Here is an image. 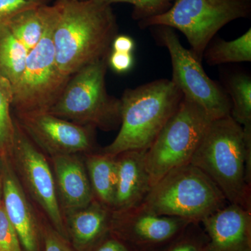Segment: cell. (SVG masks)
I'll return each instance as SVG.
<instances>
[{"instance_id":"cell-1","label":"cell","mask_w":251,"mask_h":251,"mask_svg":"<svg viewBox=\"0 0 251 251\" xmlns=\"http://www.w3.org/2000/svg\"><path fill=\"white\" fill-rule=\"evenodd\" d=\"M54 4V51L64 75L72 76L82 67L108 57L118 30L111 5L99 0H57Z\"/></svg>"},{"instance_id":"cell-2","label":"cell","mask_w":251,"mask_h":251,"mask_svg":"<svg viewBox=\"0 0 251 251\" xmlns=\"http://www.w3.org/2000/svg\"><path fill=\"white\" fill-rule=\"evenodd\" d=\"M230 204L251 210V133L230 115L212 120L191 161Z\"/></svg>"},{"instance_id":"cell-3","label":"cell","mask_w":251,"mask_h":251,"mask_svg":"<svg viewBox=\"0 0 251 251\" xmlns=\"http://www.w3.org/2000/svg\"><path fill=\"white\" fill-rule=\"evenodd\" d=\"M171 80L161 79L127 89L121 100V126L103 153L112 156L127 150H147L156 139L183 99Z\"/></svg>"},{"instance_id":"cell-4","label":"cell","mask_w":251,"mask_h":251,"mask_svg":"<svg viewBox=\"0 0 251 251\" xmlns=\"http://www.w3.org/2000/svg\"><path fill=\"white\" fill-rule=\"evenodd\" d=\"M227 204L215 184L191 163L166 173L151 186L142 203L159 215L198 224Z\"/></svg>"},{"instance_id":"cell-5","label":"cell","mask_w":251,"mask_h":251,"mask_svg":"<svg viewBox=\"0 0 251 251\" xmlns=\"http://www.w3.org/2000/svg\"><path fill=\"white\" fill-rule=\"evenodd\" d=\"M108 57L82 67L69 79L49 112L82 126L105 131L121 125V100L105 87Z\"/></svg>"},{"instance_id":"cell-6","label":"cell","mask_w":251,"mask_h":251,"mask_svg":"<svg viewBox=\"0 0 251 251\" xmlns=\"http://www.w3.org/2000/svg\"><path fill=\"white\" fill-rule=\"evenodd\" d=\"M251 12V0H175L166 12L140 21L139 25L178 29L201 62L216 33L235 20L249 18Z\"/></svg>"},{"instance_id":"cell-7","label":"cell","mask_w":251,"mask_h":251,"mask_svg":"<svg viewBox=\"0 0 251 251\" xmlns=\"http://www.w3.org/2000/svg\"><path fill=\"white\" fill-rule=\"evenodd\" d=\"M212 120L201 107L183 97L177 110L147 150L145 160L151 186L171 170L191 163Z\"/></svg>"},{"instance_id":"cell-8","label":"cell","mask_w":251,"mask_h":251,"mask_svg":"<svg viewBox=\"0 0 251 251\" xmlns=\"http://www.w3.org/2000/svg\"><path fill=\"white\" fill-rule=\"evenodd\" d=\"M57 16L56 7L41 41L28 53L22 76L13 91L11 107L16 114L49 112L72 77L60 72L56 61L53 31Z\"/></svg>"},{"instance_id":"cell-9","label":"cell","mask_w":251,"mask_h":251,"mask_svg":"<svg viewBox=\"0 0 251 251\" xmlns=\"http://www.w3.org/2000/svg\"><path fill=\"white\" fill-rule=\"evenodd\" d=\"M14 124V140L7 156L15 174L39 214L67 239L49 158L29 139L15 118Z\"/></svg>"},{"instance_id":"cell-10","label":"cell","mask_w":251,"mask_h":251,"mask_svg":"<svg viewBox=\"0 0 251 251\" xmlns=\"http://www.w3.org/2000/svg\"><path fill=\"white\" fill-rule=\"evenodd\" d=\"M154 27L160 42L171 56V81L184 98L201 107L213 120L230 115L229 96L206 75L196 55L181 45L174 29L167 26Z\"/></svg>"},{"instance_id":"cell-11","label":"cell","mask_w":251,"mask_h":251,"mask_svg":"<svg viewBox=\"0 0 251 251\" xmlns=\"http://www.w3.org/2000/svg\"><path fill=\"white\" fill-rule=\"evenodd\" d=\"M18 125L48 158L85 154L99 150L95 128L74 123L50 112L16 114Z\"/></svg>"},{"instance_id":"cell-12","label":"cell","mask_w":251,"mask_h":251,"mask_svg":"<svg viewBox=\"0 0 251 251\" xmlns=\"http://www.w3.org/2000/svg\"><path fill=\"white\" fill-rule=\"evenodd\" d=\"M191 223L159 215L141 204L127 210L112 211L110 231L137 251H158Z\"/></svg>"},{"instance_id":"cell-13","label":"cell","mask_w":251,"mask_h":251,"mask_svg":"<svg viewBox=\"0 0 251 251\" xmlns=\"http://www.w3.org/2000/svg\"><path fill=\"white\" fill-rule=\"evenodd\" d=\"M1 158L2 202L23 251H43V220L25 192L8 156Z\"/></svg>"},{"instance_id":"cell-14","label":"cell","mask_w":251,"mask_h":251,"mask_svg":"<svg viewBox=\"0 0 251 251\" xmlns=\"http://www.w3.org/2000/svg\"><path fill=\"white\" fill-rule=\"evenodd\" d=\"M209 251H251V210L228 203L201 222Z\"/></svg>"},{"instance_id":"cell-15","label":"cell","mask_w":251,"mask_h":251,"mask_svg":"<svg viewBox=\"0 0 251 251\" xmlns=\"http://www.w3.org/2000/svg\"><path fill=\"white\" fill-rule=\"evenodd\" d=\"M49 160L63 215L94 201L83 154L59 155Z\"/></svg>"},{"instance_id":"cell-16","label":"cell","mask_w":251,"mask_h":251,"mask_svg":"<svg viewBox=\"0 0 251 251\" xmlns=\"http://www.w3.org/2000/svg\"><path fill=\"white\" fill-rule=\"evenodd\" d=\"M147 150L122 151L115 156L117 186L112 211H122L139 206L151 188L146 166Z\"/></svg>"},{"instance_id":"cell-17","label":"cell","mask_w":251,"mask_h":251,"mask_svg":"<svg viewBox=\"0 0 251 251\" xmlns=\"http://www.w3.org/2000/svg\"><path fill=\"white\" fill-rule=\"evenodd\" d=\"M112 211L94 200L90 204L64 214L68 241L75 251H88L108 232Z\"/></svg>"},{"instance_id":"cell-18","label":"cell","mask_w":251,"mask_h":251,"mask_svg":"<svg viewBox=\"0 0 251 251\" xmlns=\"http://www.w3.org/2000/svg\"><path fill=\"white\" fill-rule=\"evenodd\" d=\"M83 158L94 200L112 211L117 186L115 156L103 153L99 149L85 153Z\"/></svg>"},{"instance_id":"cell-19","label":"cell","mask_w":251,"mask_h":251,"mask_svg":"<svg viewBox=\"0 0 251 251\" xmlns=\"http://www.w3.org/2000/svg\"><path fill=\"white\" fill-rule=\"evenodd\" d=\"M55 12L54 4H46L27 10L1 23L6 25L29 52L41 41Z\"/></svg>"},{"instance_id":"cell-20","label":"cell","mask_w":251,"mask_h":251,"mask_svg":"<svg viewBox=\"0 0 251 251\" xmlns=\"http://www.w3.org/2000/svg\"><path fill=\"white\" fill-rule=\"evenodd\" d=\"M29 51L0 23V80L14 91L25 67Z\"/></svg>"},{"instance_id":"cell-21","label":"cell","mask_w":251,"mask_h":251,"mask_svg":"<svg viewBox=\"0 0 251 251\" xmlns=\"http://www.w3.org/2000/svg\"><path fill=\"white\" fill-rule=\"evenodd\" d=\"M204 56L206 63L211 66L251 62V28L234 40L227 41L219 39L210 47L207 46Z\"/></svg>"},{"instance_id":"cell-22","label":"cell","mask_w":251,"mask_h":251,"mask_svg":"<svg viewBox=\"0 0 251 251\" xmlns=\"http://www.w3.org/2000/svg\"><path fill=\"white\" fill-rule=\"evenodd\" d=\"M231 100L230 116L251 133V79L246 74H236L229 79L227 85Z\"/></svg>"},{"instance_id":"cell-23","label":"cell","mask_w":251,"mask_h":251,"mask_svg":"<svg viewBox=\"0 0 251 251\" xmlns=\"http://www.w3.org/2000/svg\"><path fill=\"white\" fill-rule=\"evenodd\" d=\"M13 92L0 80V156H7L14 140V118L11 114Z\"/></svg>"},{"instance_id":"cell-24","label":"cell","mask_w":251,"mask_h":251,"mask_svg":"<svg viewBox=\"0 0 251 251\" xmlns=\"http://www.w3.org/2000/svg\"><path fill=\"white\" fill-rule=\"evenodd\" d=\"M207 235L201 224L191 223L158 251H209Z\"/></svg>"},{"instance_id":"cell-25","label":"cell","mask_w":251,"mask_h":251,"mask_svg":"<svg viewBox=\"0 0 251 251\" xmlns=\"http://www.w3.org/2000/svg\"><path fill=\"white\" fill-rule=\"evenodd\" d=\"M104 4L128 3L133 5V18L142 21L161 15L171 9L175 0H99Z\"/></svg>"},{"instance_id":"cell-26","label":"cell","mask_w":251,"mask_h":251,"mask_svg":"<svg viewBox=\"0 0 251 251\" xmlns=\"http://www.w3.org/2000/svg\"><path fill=\"white\" fill-rule=\"evenodd\" d=\"M0 251H24L2 201L0 202Z\"/></svg>"},{"instance_id":"cell-27","label":"cell","mask_w":251,"mask_h":251,"mask_svg":"<svg viewBox=\"0 0 251 251\" xmlns=\"http://www.w3.org/2000/svg\"><path fill=\"white\" fill-rule=\"evenodd\" d=\"M47 0H0V23L16 15L46 5Z\"/></svg>"},{"instance_id":"cell-28","label":"cell","mask_w":251,"mask_h":251,"mask_svg":"<svg viewBox=\"0 0 251 251\" xmlns=\"http://www.w3.org/2000/svg\"><path fill=\"white\" fill-rule=\"evenodd\" d=\"M43 251H75L64 236L45 219L43 220Z\"/></svg>"},{"instance_id":"cell-29","label":"cell","mask_w":251,"mask_h":251,"mask_svg":"<svg viewBox=\"0 0 251 251\" xmlns=\"http://www.w3.org/2000/svg\"><path fill=\"white\" fill-rule=\"evenodd\" d=\"M88 251H137L111 231Z\"/></svg>"},{"instance_id":"cell-30","label":"cell","mask_w":251,"mask_h":251,"mask_svg":"<svg viewBox=\"0 0 251 251\" xmlns=\"http://www.w3.org/2000/svg\"><path fill=\"white\" fill-rule=\"evenodd\" d=\"M108 62V65L110 66L114 72L123 74L131 69L134 59L132 53L112 51L109 54Z\"/></svg>"},{"instance_id":"cell-31","label":"cell","mask_w":251,"mask_h":251,"mask_svg":"<svg viewBox=\"0 0 251 251\" xmlns=\"http://www.w3.org/2000/svg\"><path fill=\"white\" fill-rule=\"evenodd\" d=\"M112 51L132 53L135 48L133 39L126 35H117L112 43Z\"/></svg>"},{"instance_id":"cell-32","label":"cell","mask_w":251,"mask_h":251,"mask_svg":"<svg viewBox=\"0 0 251 251\" xmlns=\"http://www.w3.org/2000/svg\"><path fill=\"white\" fill-rule=\"evenodd\" d=\"M1 158L0 156V202L2 201V176H1Z\"/></svg>"}]
</instances>
